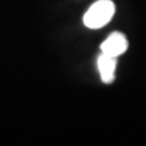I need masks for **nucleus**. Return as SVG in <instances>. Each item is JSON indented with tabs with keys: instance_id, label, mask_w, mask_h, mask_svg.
<instances>
[{
	"instance_id": "1",
	"label": "nucleus",
	"mask_w": 146,
	"mask_h": 146,
	"mask_svg": "<svg viewBox=\"0 0 146 146\" xmlns=\"http://www.w3.org/2000/svg\"><path fill=\"white\" fill-rule=\"evenodd\" d=\"M115 3L112 0H98L84 14L83 22L85 27L98 30L107 26L115 15Z\"/></svg>"
},
{
	"instance_id": "2",
	"label": "nucleus",
	"mask_w": 146,
	"mask_h": 146,
	"mask_svg": "<svg viewBox=\"0 0 146 146\" xmlns=\"http://www.w3.org/2000/svg\"><path fill=\"white\" fill-rule=\"evenodd\" d=\"M129 49V41L125 34L119 31H115L110 34L102 45H100V50L104 54L112 56V57H119L123 53L127 52Z\"/></svg>"
},
{
	"instance_id": "3",
	"label": "nucleus",
	"mask_w": 146,
	"mask_h": 146,
	"mask_svg": "<svg viewBox=\"0 0 146 146\" xmlns=\"http://www.w3.org/2000/svg\"><path fill=\"white\" fill-rule=\"evenodd\" d=\"M116 64H118V57H112L104 53H102L98 57V69L100 73V78L104 84L114 83Z\"/></svg>"
}]
</instances>
